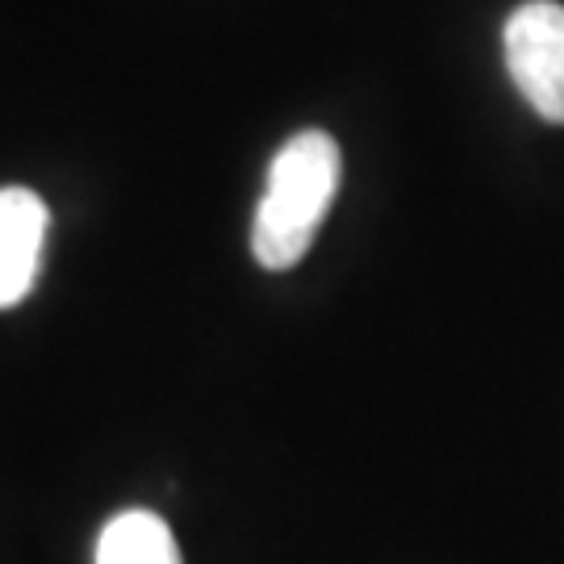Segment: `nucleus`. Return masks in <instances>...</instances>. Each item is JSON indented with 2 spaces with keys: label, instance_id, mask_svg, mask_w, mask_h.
Instances as JSON below:
<instances>
[{
  "label": "nucleus",
  "instance_id": "nucleus-1",
  "mask_svg": "<svg viewBox=\"0 0 564 564\" xmlns=\"http://www.w3.org/2000/svg\"><path fill=\"white\" fill-rule=\"evenodd\" d=\"M343 176L339 142L326 130H302L276 151L251 223V256L268 272H289L318 239Z\"/></svg>",
  "mask_w": 564,
  "mask_h": 564
},
{
  "label": "nucleus",
  "instance_id": "nucleus-4",
  "mask_svg": "<svg viewBox=\"0 0 564 564\" xmlns=\"http://www.w3.org/2000/svg\"><path fill=\"white\" fill-rule=\"evenodd\" d=\"M97 564H184L172 527L151 510H126L109 519L97 540Z\"/></svg>",
  "mask_w": 564,
  "mask_h": 564
},
{
  "label": "nucleus",
  "instance_id": "nucleus-3",
  "mask_svg": "<svg viewBox=\"0 0 564 564\" xmlns=\"http://www.w3.org/2000/svg\"><path fill=\"white\" fill-rule=\"evenodd\" d=\"M46 202L30 188H0V310L30 297L39 281L42 242H46Z\"/></svg>",
  "mask_w": 564,
  "mask_h": 564
},
{
  "label": "nucleus",
  "instance_id": "nucleus-2",
  "mask_svg": "<svg viewBox=\"0 0 564 564\" xmlns=\"http://www.w3.org/2000/svg\"><path fill=\"white\" fill-rule=\"evenodd\" d=\"M506 72L523 101L552 126H564V4L527 0L502 30Z\"/></svg>",
  "mask_w": 564,
  "mask_h": 564
}]
</instances>
